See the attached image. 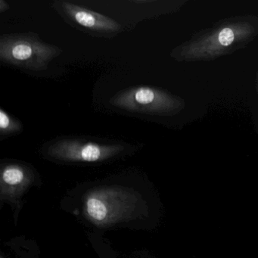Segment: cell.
<instances>
[{"label":"cell","instance_id":"obj_8","mask_svg":"<svg viewBox=\"0 0 258 258\" xmlns=\"http://www.w3.org/2000/svg\"><path fill=\"white\" fill-rule=\"evenodd\" d=\"M24 126L20 120L0 108V140L20 134Z\"/></svg>","mask_w":258,"mask_h":258},{"label":"cell","instance_id":"obj_2","mask_svg":"<svg viewBox=\"0 0 258 258\" xmlns=\"http://www.w3.org/2000/svg\"><path fill=\"white\" fill-rule=\"evenodd\" d=\"M134 146L120 140L90 137L62 136L46 142L41 152L60 163H103L132 152Z\"/></svg>","mask_w":258,"mask_h":258},{"label":"cell","instance_id":"obj_1","mask_svg":"<svg viewBox=\"0 0 258 258\" xmlns=\"http://www.w3.org/2000/svg\"><path fill=\"white\" fill-rule=\"evenodd\" d=\"M258 35V18H233L201 31L172 51L179 61H209L233 52Z\"/></svg>","mask_w":258,"mask_h":258},{"label":"cell","instance_id":"obj_4","mask_svg":"<svg viewBox=\"0 0 258 258\" xmlns=\"http://www.w3.org/2000/svg\"><path fill=\"white\" fill-rule=\"evenodd\" d=\"M62 53L57 46L40 40L33 32L3 34L0 37V61L21 70L40 72Z\"/></svg>","mask_w":258,"mask_h":258},{"label":"cell","instance_id":"obj_9","mask_svg":"<svg viewBox=\"0 0 258 258\" xmlns=\"http://www.w3.org/2000/svg\"><path fill=\"white\" fill-rule=\"evenodd\" d=\"M10 7L8 3L4 0H0V13H4L10 10Z\"/></svg>","mask_w":258,"mask_h":258},{"label":"cell","instance_id":"obj_3","mask_svg":"<svg viewBox=\"0 0 258 258\" xmlns=\"http://www.w3.org/2000/svg\"><path fill=\"white\" fill-rule=\"evenodd\" d=\"M141 202L131 188L104 186L93 188L84 197V217L98 226H111L134 218Z\"/></svg>","mask_w":258,"mask_h":258},{"label":"cell","instance_id":"obj_6","mask_svg":"<svg viewBox=\"0 0 258 258\" xmlns=\"http://www.w3.org/2000/svg\"><path fill=\"white\" fill-rule=\"evenodd\" d=\"M55 11L69 25L93 37H114L122 31L120 24L111 18L67 1H54Z\"/></svg>","mask_w":258,"mask_h":258},{"label":"cell","instance_id":"obj_7","mask_svg":"<svg viewBox=\"0 0 258 258\" xmlns=\"http://www.w3.org/2000/svg\"><path fill=\"white\" fill-rule=\"evenodd\" d=\"M35 179L31 166L21 161H6L0 170V196L2 200L16 202Z\"/></svg>","mask_w":258,"mask_h":258},{"label":"cell","instance_id":"obj_10","mask_svg":"<svg viewBox=\"0 0 258 258\" xmlns=\"http://www.w3.org/2000/svg\"><path fill=\"white\" fill-rule=\"evenodd\" d=\"M1 258H3V257H1Z\"/></svg>","mask_w":258,"mask_h":258},{"label":"cell","instance_id":"obj_5","mask_svg":"<svg viewBox=\"0 0 258 258\" xmlns=\"http://www.w3.org/2000/svg\"><path fill=\"white\" fill-rule=\"evenodd\" d=\"M110 104L123 111L149 115L172 116L183 108L181 98L162 89L152 87H131L117 92Z\"/></svg>","mask_w":258,"mask_h":258}]
</instances>
